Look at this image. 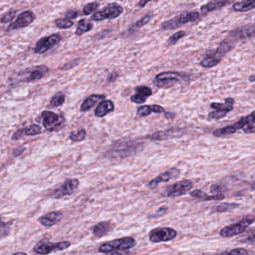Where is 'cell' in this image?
Returning <instances> with one entry per match:
<instances>
[{
  "label": "cell",
  "instance_id": "1",
  "mask_svg": "<svg viewBox=\"0 0 255 255\" xmlns=\"http://www.w3.org/2000/svg\"><path fill=\"white\" fill-rule=\"evenodd\" d=\"M190 81L189 75L185 73L168 71L160 73L155 77L153 83L159 89H169L177 84L189 83Z\"/></svg>",
  "mask_w": 255,
  "mask_h": 255
},
{
  "label": "cell",
  "instance_id": "2",
  "mask_svg": "<svg viewBox=\"0 0 255 255\" xmlns=\"http://www.w3.org/2000/svg\"><path fill=\"white\" fill-rule=\"evenodd\" d=\"M136 245L133 237H126L107 242L99 247V252L109 254L113 252H128Z\"/></svg>",
  "mask_w": 255,
  "mask_h": 255
},
{
  "label": "cell",
  "instance_id": "3",
  "mask_svg": "<svg viewBox=\"0 0 255 255\" xmlns=\"http://www.w3.org/2000/svg\"><path fill=\"white\" fill-rule=\"evenodd\" d=\"M254 222H255V216L253 215H247L236 223L222 228L219 234L224 238H230V237L240 235L245 232L246 229L254 223Z\"/></svg>",
  "mask_w": 255,
  "mask_h": 255
},
{
  "label": "cell",
  "instance_id": "4",
  "mask_svg": "<svg viewBox=\"0 0 255 255\" xmlns=\"http://www.w3.org/2000/svg\"><path fill=\"white\" fill-rule=\"evenodd\" d=\"M71 246V243L70 241H62L53 243L50 242L48 239H43L34 246L33 251L38 255H50L52 252L66 250Z\"/></svg>",
  "mask_w": 255,
  "mask_h": 255
},
{
  "label": "cell",
  "instance_id": "5",
  "mask_svg": "<svg viewBox=\"0 0 255 255\" xmlns=\"http://www.w3.org/2000/svg\"><path fill=\"white\" fill-rule=\"evenodd\" d=\"M199 13L197 11L183 13L174 18L162 23L161 29L163 30H172V29H177V28L180 27L182 25L196 21L199 18Z\"/></svg>",
  "mask_w": 255,
  "mask_h": 255
},
{
  "label": "cell",
  "instance_id": "6",
  "mask_svg": "<svg viewBox=\"0 0 255 255\" xmlns=\"http://www.w3.org/2000/svg\"><path fill=\"white\" fill-rule=\"evenodd\" d=\"M140 146L141 144L137 143L134 140L121 139L113 144L111 152H113L115 156L126 157L131 153H135L137 149L140 148Z\"/></svg>",
  "mask_w": 255,
  "mask_h": 255
},
{
  "label": "cell",
  "instance_id": "7",
  "mask_svg": "<svg viewBox=\"0 0 255 255\" xmlns=\"http://www.w3.org/2000/svg\"><path fill=\"white\" fill-rule=\"evenodd\" d=\"M43 125L49 132H55L62 129L65 125V119L62 115L45 110L41 113Z\"/></svg>",
  "mask_w": 255,
  "mask_h": 255
},
{
  "label": "cell",
  "instance_id": "8",
  "mask_svg": "<svg viewBox=\"0 0 255 255\" xmlns=\"http://www.w3.org/2000/svg\"><path fill=\"white\" fill-rule=\"evenodd\" d=\"M124 8L122 5L116 3H111L95 12L92 16V20L94 21H102L105 20L117 18L123 13Z\"/></svg>",
  "mask_w": 255,
  "mask_h": 255
},
{
  "label": "cell",
  "instance_id": "9",
  "mask_svg": "<svg viewBox=\"0 0 255 255\" xmlns=\"http://www.w3.org/2000/svg\"><path fill=\"white\" fill-rule=\"evenodd\" d=\"M177 231L171 228H156L149 233V240L153 243L171 241L177 237Z\"/></svg>",
  "mask_w": 255,
  "mask_h": 255
},
{
  "label": "cell",
  "instance_id": "10",
  "mask_svg": "<svg viewBox=\"0 0 255 255\" xmlns=\"http://www.w3.org/2000/svg\"><path fill=\"white\" fill-rule=\"evenodd\" d=\"M193 187V183L189 180H183L168 186L164 191L163 195L167 198H175L185 195Z\"/></svg>",
  "mask_w": 255,
  "mask_h": 255
},
{
  "label": "cell",
  "instance_id": "11",
  "mask_svg": "<svg viewBox=\"0 0 255 255\" xmlns=\"http://www.w3.org/2000/svg\"><path fill=\"white\" fill-rule=\"evenodd\" d=\"M61 41L62 36L59 34H53L49 36L44 37L36 43L34 52L36 54H44L57 46Z\"/></svg>",
  "mask_w": 255,
  "mask_h": 255
},
{
  "label": "cell",
  "instance_id": "12",
  "mask_svg": "<svg viewBox=\"0 0 255 255\" xmlns=\"http://www.w3.org/2000/svg\"><path fill=\"white\" fill-rule=\"evenodd\" d=\"M80 186V180L77 178L66 179L59 189L53 191L51 197L56 199H60L65 196L72 195L78 186Z\"/></svg>",
  "mask_w": 255,
  "mask_h": 255
},
{
  "label": "cell",
  "instance_id": "13",
  "mask_svg": "<svg viewBox=\"0 0 255 255\" xmlns=\"http://www.w3.org/2000/svg\"><path fill=\"white\" fill-rule=\"evenodd\" d=\"M35 19V15L31 11H25L20 13L17 16V19L7 28V32L16 30V29H23L33 23Z\"/></svg>",
  "mask_w": 255,
  "mask_h": 255
},
{
  "label": "cell",
  "instance_id": "14",
  "mask_svg": "<svg viewBox=\"0 0 255 255\" xmlns=\"http://www.w3.org/2000/svg\"><path fill=\"white\" fill-rule=\"evenodd\" d=\"M255 114L252 112L249 116L242 117L238 122H236L233 126L236 129H243L247 134L254 133L255 131Z\"/></svg>",
  "mask_w": 255,
  "mask_h": 255
},
{
  "label": "cell",
  "instance_id": "15",
  "mask_svg": "<svg viewBox=\"0 0 255 255\" xmlns=\"http://www.w3.org/2000/svg\"><path fill=\"white\" fill-rule=\"evenodd\" d=\"M180 174V170L177 168H172L165 172L158 175L156 178L150 180L148 183V186L150 189H155L158 185L161 183H166L172 179L176 178Z\"/></svg>",
  "mask_w": 255,
  "mask_h": 255
},
{
  "label": "cell",
  "instance_id": "16",
  "mask_svg": "<svg viewBox=\"0 0 255 255\" xmlns=\"http://www.w3.org/2000/svg\"><path fill=\"white\" fill-rule=\"evenodd\" d=\"M228 36L236 40H245L253 38L255 36V25L249 24L234 29Z\"/></svg>",
  "mask_w": 255,
  "mask_h": 255
},
{
  "label": "cell",
  "instance_id": "17",
  "mask_svg": "<svg viewBox=\"0 0 255 255\" xmlns=\"http://www.w3.org/2000/svg\"><path fill=\"white\" fill-rule=\"evenodd\" d=\"M48 73L49 68L47 66L38 65L31 69V71L26 74L23 81L26 83H35L44 78Z\"/></svg>",
  "mask_w": 255,
  "mask_h": 255
},
{
  "label": "cell",
  "instance_id": "18",
  "mask_svg": "<svg viewBox=\"0 0 255 255\" xmlns=\"http://www.w3.org/2000/svg\"><path fill=\"white\" fill-rule=\"evenodd\" d=\"M136 93L132 95L131 101L136 104H142L146 102L147 98L153 95L152 89L145 86H138L135 89Z\"/></svg>",
  "mask_w": 255,
  "mask_h": 255
},
{
  "label": "cell",
  "instance_id": "19",
  "mask_svg": "<svg viewBox=\"0 0 255 255\" xmlns=\"http://www.w3.org/2000/svg\"><path fill=\"white\" fill-rule=\"evenodd\" d=\"M182 130L180 129H168L166 130L158 131L151 135H147V138L151 141H163L175 138L181 135Z\"/></svg>",
  "mask_w": 255,
  "mask_h": 255
},
{
  "label": "cell",
  "instance_id": "20",
  "mask_svg": "<svg viewBox=\"0 0 255 255\" xmlns=\"http://www.w3.org/2000/svg\"><path fill=\"white\" fill-rule=\"evenodd\" d=\"M63 218V213L60 211H53L44 216H41L38 219V222L45 227L54 226L56 224L59 223Z\"/></svg>",
  "mask_w": 255,
  "mask_h": 255
},
{
  "label": "cell",
  "instance_id": "21",
  "mask_svg": "<svg viewBox=\"0 0 255 255\" xmlns=\"http://www.w3.org/2000/svg\"><path fill=\"white\" fill-rule=\"evenodd\" d=\"M107 96L104 95H92L86 98L83 104H82L81 107H80V111L82 113H86V112L92 110L95 106L97 104H100L102 101H105Z\"/></svg>",
  "mask_w": 255,
  "mask_h": 255
},
{
  "label": "cell",
  "instance_id": "22",
  "mask_svg": "<svg viewBox=\"0 0 255 255\" xmlns=\"http://www.w3.org/2000/svg\"><path fill=\"white\" fill-rule=\"evenodd\" d=\"M114 227V225L108 221L99 222L93 228V235L101 238L113 231Z\"/></svg>",
  "mask_w": 255,
  "mask_h": 255
},
{
  "label": "cell",
  "instance_id": "23",
  "mask_svg": "<svg viewBox=\"0 0 255 255\" xmlns=\"http://www.w3.org/2000/svg\"><path fill=\"white\" fill-rule=\"evenodd\" d=\"M114 103L110 100H105L100 103L99 105L95 110V116L98 118H104L107 116L108 113L114 111Z\"/></svg>",
  "mask_w": 255,
  "mask_h": 255
},
{
  "label": "cell",
  "instance_id": "24",
  "mask_svg": "<svg viewBox=\"0 0 255 255\" xmlns=\"http://www.w3.org/2000/svg\"><path fill=\"white\" fill-rule=\"evenodd\" d=\"M235 103L234 98H228L225 100L224 104L221 103L213 102L210 104V107L216 111L222 112L228 114L230 112L234 110V104Z\"/></svg>",
  "mask_w": 255,
  "mask_h": 255
},
{
  "label": "cell",
  "instance_id": "25",
  "mask_svg": "<svg viewBox=\"0 0 255 255\" xmlns=\"http://www.w3.org/2000/svg\"><path fill=\"white\" fill-rule=\"evenodd\" d=\"M228 3H229V2L225 1V0L210 1V2L204 4V5L201 7V11L204 14H206V13L211 12V11H217V10L223 8Z\"/></svg>",
  "mask_w": 255,
  "mask_h": 255
},
{
  "label": "cell",
  "instance_id": "26",
  "mask_svg": "<svg viewBox=\"0 0 255 255\" xmlns=\"http://www.w3.org/2000/svg\"><path fill=\"white\" fill-rule=\"evenodd\" d=\"M191 197L197 199L204 200V201H219V200H223L225 198V195H208L204 191L200 190V189H195L190 192Z\"/></svg>",
  "mask_w": 255,
  "mask_h": 255
},
{
  "label": "cell",
  "instance_id": "27",
  "mask_svg": "<svg viewBox=\"0 0 255 255\" xmlns=\"http://www.w3.org/2000/svg\"><path fill=\"white\" fill-rule=\"evenodd\" d=\"M222 59V58H221L219 55L216 54L215 52H213L212 54L208 55L203 60H201V62H200V65L203 68H213V67L216 66V65L220 63Z\"/></svg>",
  "mask_w": 255,
  "mask_h": 255
},
{
  "label": "cell",
  "instance_id": "28",
  "mask_svg": "<svg viewBox=\"0 0 255 255\" xmlns=\"http://www.w3.org/2000/svg\"><path fill=\"white\" fill-rule=\"evenodd\" d=\"M255 8V1H242L233 5V9L237 12H246Z\"/></svg>",
  "mask_w": 255,
  "mask_h": 255
},
{
  "label": "cell",
  "instance_id": "29",
  "mask_svg": "<svg viewBox=\"0 0 255 255\" xmlns=\"http://www.w3.org/2000/svg\"><path fill=\"white\" fill-rule=\"evenodd\" d=\"M93 23L86 21L85 19H82L79 21L78 26L75 31V35L77 36H81L86 32H90L93 29Z\"/></svg>",
  "mask_w": 255,
  "mask_h": 255
},
{
  "label": "cell",
  "instance_id": "30",
  "mask_svg": "<svg viewBox=\"0 0 255 255\" xmlns=\"http://www.w3.org/2000/svg\"><path fill=\"white\" fill-rule=\"evenodd\" d=\"M236 132H237V129L234 128V127L233 125H230V126L224 127V128L216 129V130L213 131V135L215 137L220 138V137L233 135V134L236 133Z\"/></svg>",
  "mask_w": 255,
  "mask_h": 255
},
{
  "label": "cell",
  "instance_id": "31",
  "mask_svg": "<svg viewBox=\"0 0 255 255\" xmlns=\"http://www.w3.org/2000/svg\"><path fill=\"white\" fill-rule=\"evenodd\" d=\"M233 49V45L230 41H223L215 50V53L221 57H223Z\"/></svg>",
  "mask_w": 255,
  "mask_h": 255
},
{
  "label": "cell",
  "instance_id": "32",
  "mask_svg": "<svg viewBox=\"0 0 255 255\" xmlns=\"http://www.w3.org/2000/svg\"><path fill=\"white\" fill-rule=\"evenodd\" d=\"M240 204H236V203H222L216 206L213 211L217 212V213H224V212L231 211V210H235L238 208Z\"/></svg>",
  "mask_w": 255,
  "mask_h": 255
},
{
  "label": "cell",
  "instance_id": "33",
  "mask_svg": "<svg viewBox=\"0 0 255 255\" xmlns=\"http://www.w3.org/2000/svg\"><path fill=\"white\" fill-rule=\"evenodd\" d=\"M153 15L152 14H146L145 16L140 19L138 21L135 22V23L132 25L130 28H129V31L135 30V29H140V28L143 27V26L147 25L150 20L153 19Z\"/></svg>",
  "mask_w": 255,
  "mask_h": 255
},
{
  "label": "cell",
  "instance_id": "34",
  "mask_svg": "<svg viewBox=\"0 0 255 255\" xmlns=\"http://www.w3.org/2000/svg\"><path fill=\"white\" fill-rule=\"evenodd\" d=\"M87 132L85 129H80V130L77 131V132H71L70 134L69 138L71 141L74 142H80V141H84L86 139Z\"/></svg>",
  "mask_w": 255,
  "mask_h": 255
},
{
  "label": "cell",
  "instance_id": "35",
  "mask_svg": "<svg viewBox=\"0 0 255 255\" xmlns=\"http://www.w3.org/2000/svg\"><path fill=\"white\" fill-rule=\"evenodd\" d=\"M65 101V95L63 92H58L52 98L50 106L53 107H59L63 105Z\"/></svg>",
  "mask_w": 255,
  "mask_h": 255
},
{
  "label": "cell",
  "instance_id": "36",
  "mask_svg": "<svg viewBox=\"0 0 255 255\" xmlns=\"http://www.w3.org/2000/svg\"><path fill=\"white\" fill-rule=\"evenodd\" d=\"M12 222H5L2 220L0 216V238L7 237L11 232V226Z\"/></svg>",
  "mask_w": 255,
  "mask_h": 255
},
{
  "label": "cell",
  "instance_id": "37",
  "mask_svg": "<svg viewBox=\"0 0 255 255\" xmlns=\"http://www.w3.org/2000/svg\"><path fill=\"white\" fill-rule=\"evenodd\" d=\"M41 127L38 125H32L28 128H24L25 136H33L41 133Z\"/></svg>",
  "mask_w": 255,
  "mask_h": 255
},
{
  "label": "cell",
  "instance_id": "38",
  "mask_svg": "<svg viewBox=\"0 0 255 255\" xmlns=\"http://www.w3.org/2000/svg\"><path fill=\"white\" fill-rule=\"evenodd\" d=\"M56 26L60 29H69L74 25V22L72 20L67 18H59L55 20Z\"/></svg>",
  "mask_w": 255,
  "mask_h": 255
},
{
  "label": "cell",
  "instance_id": "39",
  "mask_svg": "<svg viewBox=\"0 0 255 255\" xmlns=\"http://www.w3.org/2000/svg\"><path fill=\"white\" fill-rule=\"evenodd\" d=\"M151 113H153V105L141 106L137 110V114L140 117H147L150 116Z\"/></svg>",
  "mask_w": 255,
  "mask_h": 255
},
{
  "label": "cell",
  "instance_id": "40",
  "mask_svg": "<svg viewBox=\"0 0 255 255\" xmlns=\"http://www.w3.org/2000/svg\"><path fill=\"white\" fill-rule=\"evenodd\" d=\"M185 35H186V32H185L184 31H179V32L173 34V35L168 38L167 42H168L169 45H174V44H177V41H180Z\"/></svg>",
  "mask_w": 255,
  "mask_h": 255
},
{
  "label": "cell",
  "instance_id": "41",
  "mask_svg": "<svg viewBox=\"0 0 255 255\" xmlns=\"http://www.w3.org/2000/svg\"><path fill=\"white\" fill-rule=\"evenodd\" d=\"M17 11L15 9H11L8 11V12L5 13L2 17L0 22L2 23H8L12 21L15 18L16 14H17Z\"/></svg>",
  "mask_w": 255,
  "mask_h": 255
},
{
  "label": "cell",
  "instance_id": "42",
  "mask_svg": "<svg viewBox=\"0 0 255 255\" xmlns=\"http://www.w3.org/2000/svg\"><path fill=\"white\" fill-rule=\"evenodd\" d=\"M99 7L100 4L98 3V2H90V3L87 4V5L83 8V14L86 16L90 15L91 14L96 11Z\"/></svg>",
  "mask_w": 255,
  "mask_h": 255
},
{
  "label": "cell",
  "instance_id": "43",
  "mask_svg": "<svg viewBox=\"0 0 255 255\" xmlns=\"http://www.w3.org/2000/svg\"><path fill=\"white\" fill-rule=\"evenodd\" d=\"M225 191H226L225 186L224 185L219 184V183H215V184L212 185L211 187H210V192L213 195H221Z\"/></svg>",
  "mask_w": 255,
  "mask_h": 255
},
{
  "label": "cell",
  "instance_id": "44",
  "mask_svg": "<svg viewBox=\"0 0 255 255\" xmlns=\"http://www.w3.org/2000/svg\"><path fill=\"white\" fill-rule=\"evenodd\" d=\"M226 255H249V252L243 248L232 249L229 252H225Z\"/></svg>",
  "mask_w": 255,
  "mask_h": 255
},
{
  "label": "cell",
  "instance_id": "45",
  "mask_svg": "<svg viewBox=\"0 0 255 255\" xmlns=\"http://www.w3.org/2000/svg\"><path fill=\"white\" fill-rule=\"evenodd\" d=\"M167 211H168V207L163 206V207L158 209L153 214L149 216V218H150V219H156V218L161 217V216H164V215L167 213Z\"/></svg>",
  "mask_w": 255,
  "mask_h": 255
},
{
  "label": "cell",
  "instance_id": "46",
  "mask_svg": "<svg viewBox=\"0 0 255 255\" xmlns=\"http://www.w3.org/2000/svg\"><path fill=\"white\" fill-rule=\"evenodd\" d=\"M23 136H25L24 128H21V129H17V130L13 134L11 138H12L13 141H18L19 139L23 138Z\"/></svg>",
  "mask_w": 255,
  "mask_h": 255
},
{
  "label": "cell",
  "instance_id": "47",
  "mask_svg": "<svg viewBox=\"0 0 255 255\" xmlns=\"http://www.w3.org/2000/svg\"><path fill=\"white\" fill-rule=\"evenodd\" d=\"M79 14H80V13L77 10H69V11H66V13H65V18L69 19V20H71L72 19L77 18Z\"/></svg>",
  "mask_w": 255,
  "mask_h": 255
},
{
  "label": "cell",
  "instance_id": "48",
  "mask_svg": "<svg viewBox=\"0 0 255 255\" xmlns=\"http://www.w3.org/2000/svg\"><path fill=\"white\" fill-rule=\"evenodd\" d=\"M80 59H76L74 60L71 61V62H68V64L65 65V66L62 68V70L63 71H65V70L71 69V68H74V67L77 66L79 63H80Z\"/></svg>",
  "mask_w": 255,
  "mask_h": 255
},
{
  "label": "cell",
  "instance_id": "49",
  "mask_svg": "<svg viewBox=\"0 0 255 255\" xmlns=\"http://www.w3.org/2000/svg\"><path fill=\"white\" fill-rule=\"evenodd\" d=\"M25 150H26V147L24 146H19V147H16L14 149V151H13V155L15 157H17V156H20V155L23 154Z\"/></svg>",
  "mask_w": 255,
  "mask_h": 255
},
{
  "label": "cell",
  "instance_id": "50",
  "mask_svg": "<svg viewBox=\"0 0 255 255\" xmlns=\"http://www.w3.org/2000/svg\"><path fill=\"white\" fill-rule=\"evenodd\" d=\"M165 114H164V116H165V119H173L176 117V114L174 113H169V112H165Z\"/></svg>",
  "mask_w": 255,
  "mask_h": 255
},
{
  "label": "cell",
  "instance_id": "51",
  "mask_svg": "<svg viewBox=\"0 0 255 255\" xmlns=\"http://www.w3.org/2000/svg\"><path fill=\"white\" fill-rule=\"evenodd\" d=\"M128 252H113L107 255H128Z\"/></svg>",
  "mask_w": 255,
  "mask_h": 255
},
{
  "label": "cell",
  "instance_id": "52",
  "mask_svg": "<svg viewBox=\"0 0 255 255\" xmlns=\"http://www.w3.org/2000/svg\"><path fill=\"white\" fill-rule=\"evenodd\" d=\"M148 2L149 1H142V0H141V1L138 2V6L142 7L143 8V7L145 6L146 4L148 3Z\"/></svg>",
  "mask_w": 255,
  "mask_h": 255
},
{
  "label": "cell",
  "instance_id": "53",
  "mask_svg": "<svg viewBox=\"0 0 255 255\" xmlns=\"http://www.w3.org/2000/svg\"><path fill=\"white\" fill-rule=\"evenodd\" d=\"M28 255L27 254L25 253V252H17V253H14V255Z\"/></svg>",
  "mask_w": 255,
  "mask_h": 255
},
{
  "label": "cell",
  "instance_id": "54",
  "mask_svg": "<svg viewBox=\"0 0 255 255\" xmlns=\"http://www.w3.org/2000/svg\"><path fill=\"white\" fill-rule=\"evenodd\" d=\"M254 75L251 76L250 77H249V80H250L251 82H252V83H254L255 82V78H254Z\"/></svg>",
  "mask_w": 255,
  "mask_h": 255
}]
</instances>
